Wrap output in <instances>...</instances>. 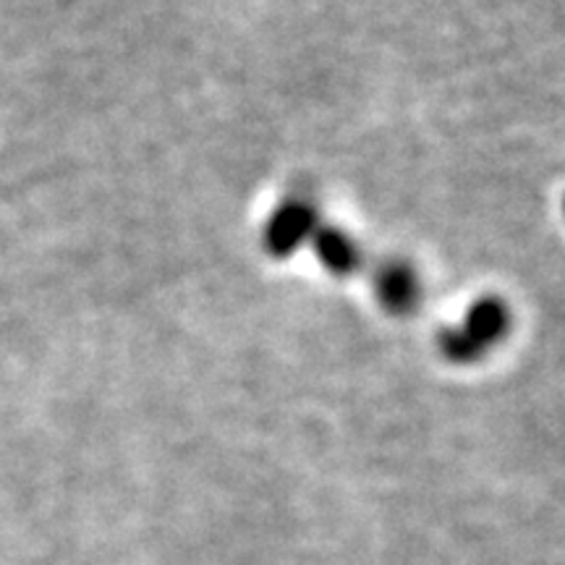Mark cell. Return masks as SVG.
I'll use <instances>...</instances> for the list:
<instances>
[{"mask_svg": "<svg viewBox=\"0 0 565 565\" xmlns=\"http://www.w3.org/2000/svg\"><path fill=\"white\" fill-rule=\"evenodd\" d=\"M505 322L508 315L503 303L487 299L471 309L463 328L454 330V333H445L443 349L456 362H471V359H477L479 353H484L498 341L500 333L505 330Z\"/></svg>", "mask_w": 565, "mask_h": 565, "instance_id": "cell-1", "label": "cell"}, {"mask_svg": "<svg viewBox=\"0 0 565 565\" xmlns=\"http://www.w3.org/2000/svg\"><path fill=\"white\" fill-rule=\"evenodd\" d=\"M315 231V207L309 202L291 200L286 202L278 210V215L273 217L270 225H267V249L270 254H288L296 249L307 233Z\"/></svg>", "mask_w": 565, "mask_h": 565, "instance_id": "cell-2", "label": "cell"}, {"mask_svg": "<svg viewBox=\"0 0 565 565\" xmlns=\"http://www.w3.org/2000/svg\"><path fill=\"white\" fill-rule=\"evenodd\" d=\"M374 291H377L380 301L385 309L395 315H406L419 303V280L412 267L406 265H385L383 270L374 278Z\"/></svg>", "mask_w": 565, "mask_h": 565, "instance_id": "cell-3", "label": "cell"}, {"mask_svg": "<svg viewBox=\"0 0 565 565\" xmlns=\"http://www.w3.org/2000/svg\"><path fill=\"white\" fill-rule=\"evenodd\" d=\"M315 244L317 254H320L322 265L335 275H349L362 263V254H359V246L351 242L349 236L341 231L322 228L320 233L315 231Z\"/></svg>", "mask_w": 565, "mask_h": 565, "instance_id": "cell-4", "label": "cell"}]
</instances>
